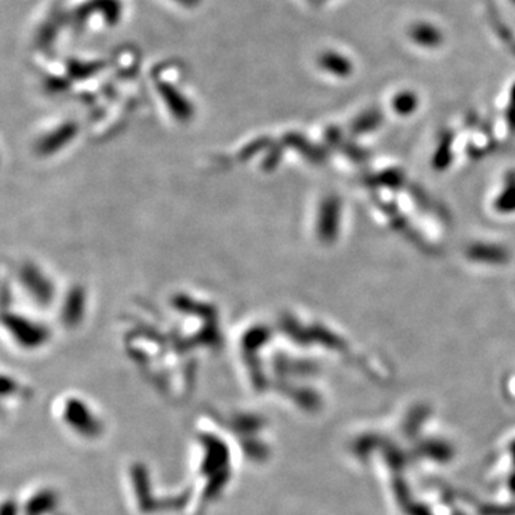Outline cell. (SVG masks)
<instances>
[{"mask_svg": "<svg viewBox=\"0 0 515 515\" xmlns=\"http://www.w3.org/2000/svg\"><path fill=\"white\" fill-rule=\"evenodd\" d=\"M318 65H320L325 72L332 73L335 76L345 78L352 73V63L351 60L338 52H324L318 58Z\"/></svg>", "mask_w": 515, "mask_h": 515, "instance_id": "obj_5", "label": "cell"}, {"mask_svg": "<svg viewBox=\"0 0 515 515\" xmlns=\"http://www.w3.org/2000/svg\"><path fill=\"white\" fill-rule=\"evenodd\" d=\"M96 12H99L109 26H115L122 17V3L119 0H95Z\"/></svg>", "mask_w": 515, "mask_h": 515, "instance_id": "obj_7", "label": "cell"}, {"mask_svg": "<svg viewBox=\"0 0 515 515\" xmlns=\"http://www.w3.org/2000/svg\"><path fill=\"white\" fill-rule=\"evenodd\" d=\"M512 96L515 97V86H514V90H512Z\"/></svg>", "mask_w": 515, "mask_h": 515, "instance_id": "obj_13", "label": "cell"}, {"mask_svg": "<svg viewBox=\"0 0 515 515\" xmlns=\"http://www.w3.org/2000/svg\"><path fill=\"white\" fill-rule=\"evenodd\" d=\"M69 20L67 13L58 8L51 12L49 17L44 20V23L39 28L38 36H36V44L42 49H49L55 42L58 33L65 26L66 22Z\"/></svg>", "mask_w": 515, "mask_h": 515, "instance_id": "obj_3", "label": "cell"}, {"mask_svg": "<svg viewBox=\"0 0 515 515\" xmlns=\"http://www.w3.org/2000/svg\"><path fill=\"white\" fill-rule=\"evenodd\" d=\"M72 79L70 78H60V76H49L44 79V88L52 93H60L70 88Z\"/></svg>", "mask_w": 515, "mask_h": 515, "instance_id": "obj_10", "label": "cell"}, {"mask_svg": "<svg viewBox=\"0 0 515 515\" xmlns=\"http://www.w3.org/2000/svg\"><path fill=\"white\" fill-rule=\"evenodd\" d=\"M60 421L73 434L89 441L99 438L104 431L102 421L97 418L95 411L83 400L78 398L63 400L60 405Z\"/></svg>", "mask_w": 515, "mask_h": 515, "instance_id": "obj_1", "label": "cell"}, {"mask_svg": "<svg viewBox=\"0 0 515 515\" xmlns=\"http://www.w3.org/2000/svg\"><path fill=\"white\" fill-rule=\"evenodd\" d=\"M96 13L95 0H88V2L79 5L69 16V22L76 31H82V28L88 23L89 17Z\"/></svg>", "mask_w": 515, "mask_h": 515, "instance_id": "obj_8", "label": "cell"}, {"mask_svg": "<svg viewBox=\"0 0 515 515\" xmlns=\"http://www.w3.org/2000/svg\"><path fill=\"white\" fill-rule=\"evenodd\" d=\"M104 60H79L70 59L67 62V75L72 81L89 79L105 69Z\"/></svg>", "mask_w": 515, "mask_h": 515, "instance_id": "obj_6", "label": "cell"}, {"mask_svg": "<svg viewBox=\"0 0 515 515\" xmlns=\"http://www.w3.org/2000/svg\"><path fill=\"white\" fill-rule=\"evenodd\" d=\"M308 2H311V3H315V5H318V3H320V2H321V0H308Z\"/></svg>", "mask_w": 515, "mask_h": 515, "instance_id": "obj_12", "label": "cell"}, {"mask_svg": "<svg viewBox=\"0 0 515 515\" xmlns=\"http://www.w3.org/2000/svg\"><path fill=\"white\" fill-rule=\"evenodd\" d=\"M175 2H178L179 5L185 8H196L201 3V0H175Z\"/></svg>", "mask_w": 515, "mask_h": 515, "instance_id": "obj_11", "label": "cell"}, {"mask_svg": "<svg viewBox=\"0 0 515 515\" xmlns=\"http://www.w3.org/2000/svg\"><path fill=\"white\" fill-rule=\"evenodd\" d=\"M416 104H418V101H416V96L411 92L400 93L394 99V108L400 113H411L412 111H415Z\"/></svg>", "mask_w": 515, "mask_h": 515, "instance_id": "obj_9", "label": "cell"}, {"mask_svg": "<svg viewBox=\"0 0 515 515\" xmlns=\"http://www.w3.org/2000/svg\"><path fill=\"white\" fill-rule=\"evenodd\" d=\"M409 38L423 47L435 49L444 42V35L436 26L430 23H416L409 31Z\"/></svg>", "mask_w": 515, "mask_h": 515, "instance_id": "obj_4", "label": "cell"}, {"mask_svg": "<svg viewBox=\"0 0 515 515\" xmlns=\"http://www.w3.org/2000/svg\"><path fill=\"white\" fill-rule=\"evenodd\" d=\"M156 89L158 93L162 96L166 106L169 111L174 113V116L179 120H189L193 113V106L188 101V97L179 92L174 85L167 82H159L156 81Z\"/></svg>", "mask_w": 515, "mask_h": 515, "instance_id": "obj_2", "label": "cell"}, {"mask_svg": "<svg viewBox=\"0 0 515 515\" xmlns=\"http://www.w3.org/2000/svg\"><path fill=\"white\" fill-rule=\"evenodd\" d=\"M512 2H514V3H515V0H512Z\"/></svg>", "mask_w": 515, "mask_h": 515, "instance_id": "obj_14", "label": "cell"}]
</instances>
